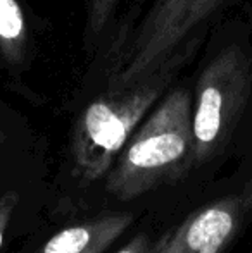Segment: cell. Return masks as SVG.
<instances>
[{
  "label": "cell",
  "instance_id": "cell-5",
  "mask_svg": "<svg viewBox=\"0 0 252 253\" xmlns=\"http://www.w3.org/2000/svg\"><path fill=\"white\" fill-rule=\"evenodd\" d=\"M252 213V179L239 191L199 207L164 233L149 253H223Z\"/></svg>",
  "mask_w": 252,
  "mask_h": 253
},
{
  "label": "cell",
  "instance_id": "cell-11",
  "mask_svg": "<svg viewBox=\"0 0 252 253\" xmlns=\"http://www.w3.org/2000/svg\"><path fill=\"white\" fill-rule=\"evenodd\" d=\"M3 140H5V134H3V131L0 129V143H2Z\"/></svg>",
  "mask_w": 252,
  "mask_h": 253
},
{
  "label": "cell",
  "instance_id": "cell-3",
  "mask_svg": "<svg viewBox=\"0 0 252 253\" xmlns=\"http://www.w3.org/2000/svg\"><path fill=\"white\" fill-rule=\"evenodd\" d=\"M251 84L249 57L235 45L218 52L204 67L192 105L195 167L211 162L230 143L246 110Z\"/></svg>",
  "mask_w": 252,
  "mask_h": 253
},
{
  "label": "cell",
  "instance_id": "cell-8",
  "mask_svg": "<svg viewBox=\"0 0 252 253\" xmlns=\"http://www.w3.org/2000/svg\"><path fill=\"white\" fill-rule=\"evenodd\" d=\"M118 0H90V10H88V24L87 30L92 37H99L107 24L109 16L114 10Z\"/></svg>",
  "mask_w": 252,
  "mask_h": 253
},
{
  "label": "cell",
  "instance_id": "cell-9",
  "mask_svg": "<svg viewBox=\"0 0 252 253\" xmlns=\"http://www.w3.org/2000/svg\"><path fill=\"white\" fill-rule=\"evenodd\" d=\"M17 205H19V193L17 191L7 190L0 195V248H2L3 236H5V231L12 220Z\"/></svg>",
  "mask_w": 252,
  "mask_h": 253
},
{
  "label": "cell",
  "instance_id": "cell-6",
  "mask_svg": "<svg viewBox=\"0 0 252 253\" xmlns=\"http://www.w3.org/2000/svg\"><path fill=\"white\" fill-rule=\"evenodd\" d=\"M133 220L130 212H111L71 224L49 238L38 253H104L126 233Z\"/></svg>",
  "mask_w": 252,
  "mask_h": 253
},
{
  "label": "cell",
  "instance_id": "cell-2",
  "mask_svg": "<svg viewBox=\"0 0 252 253\" xmlns=\"http://www.w3.org/2000/svg\"><path fill=\"white\" fill-rule=\"evenodd\" d=\"M192 95L166 93L130 136L105 176V188L130 202L183 179L195 167Z\"/></svg>",
  "mask_w": 252,
  "mask_h": 253
},
{
  "label": "cell",
  "instance_id": "cell-7",
  "mask_svg": "<svg viewBox=\"0 0 252 253\" xmlns=\"http://www.w3.org/2000/svg\"><path fill=\"white\" fill-rule=\"evenodd\" d=\"M26 23L17 0H0V52L10 62L23 59Z\"/></svg>",
  "mask_w": 252,
  "mask_h": 253
},
{
  "label": "cell",
  "instance_id": "cell-10",
  "mask_svg": "<svg viewBox=\"0 0 252 253\" xmlns=\"http://www.w3.org/2000/svg\"><path fill=\"white\" fill-rule=\"evenodd\" d=\"M149 248H151V241L147 240V236L145 234H137L116 253H149Z\"/></svg>",
  "mask_w": 252,
  "mask_h": 253
},
{
  "label": "cell",
  "instance_id": "cell-1",
  "mask_svg": "<svg viewBox=\"0 0 252 253\" xmlns=\"http://www.w3.org/2000/svg\"><path fill=\"white\" fill-rule=\"evenodd\" d=\"M192 43L173 53L162 66L130 83H109L80 114L73 129L71 153L81 179L97 181L107 176L116 157L164 97L173 78L192 52Z\"/></svg>",
  "mask_w": 252,
  "mask_h": 253
},
{
  "label": "cell",
  "instance_id": "cell-4",
  "mask_svg": "<svg viewBox=\"0 0 252 253\" xmlns=\"http://www.w3.org/2000/svg\"><path fill=\"white\" fill-rule=\"evenodd\" d=\"M228 0H155L112 60L109 83H130L155 71Z\"/></svg>",
  "mask_w": 252,
  "mask_h": 253
}]
</instances>
